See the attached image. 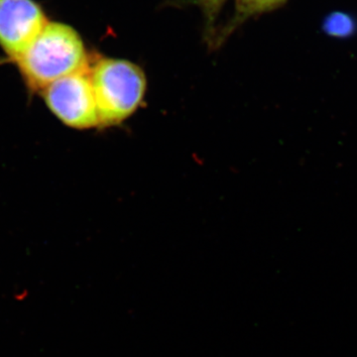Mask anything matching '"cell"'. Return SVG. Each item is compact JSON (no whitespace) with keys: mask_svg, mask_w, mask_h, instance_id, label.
Masks as SVG:
<instances>
[{"mask_svg":"<svg viewBox=\"0 0 357 357\" xmlns=\"http://www.w3.org/2000/svg\"><path fill=\"white\" fill-rule=\"evenodd\" d=\"M49 109L70 128H100L89 70L58 79L41 91Z\"/></svg>","mask_w":357,"mask_h":357,"instance_id":"cell-3","label":"cell"},{"mask_svg":"<svg viewBox=\"0 0 357 357\" xmlns=\"http://www.w3.org/2000/svg\"><path fill=\"white\" fill-rule=\"evenodd\" d=\"M288 0H234V11L225 24L220 26L211 48L218 49L241 27L257 16L280 8Z\"/></svg>","mask_w":357,"mask_h":357,"instance_id":"cell-5","label":"cell"},{"mask_svg":"<svg viewBox=\"0 0 357 357\" xmlns=\"http://www.w3.org/2000/svg\"><path fill=\"white\" fill-rule=\"evenodd\" d=\"M100 128H112L132 116L144 100V70L126 59L100 57L89 65Z\"/></svg>","mask_w":357,"mask_h":357,"instance_id":"cell-2","label":"cell"},{"mask_svg":"<svg viewBox=\"0 0 357 357\" xmlns=\"http://www.w3.org/2000/svg\"><path fill=\"white\" fill-rule=\"evenodd\" d=\"M356 23L349 14L333 13L326 18L324 30L335 38H347L356 31Z\"/></svg>","mask_w":357,"mask_h":357,"instance_id":"cell-7","label":"cell"},{"mask_svg":"<svg viewBox=\"0 0 357 357\" xmlns=\"http://www.w3.org/2000/svg\"><path fill=\"white\" fill-rule=\"evenodd\" d=\"M48 22L41 7L33 0H0V46L16 61Z\"/></svg>","mask_w":357,"mask_h":357,"instance_id":"cell-4","label":"cell"},{"mask_svg":"<svg viewBox=\"0 0 357 357\" xmlns=\"http://www.w3.org/2000/svg\"><path fill=\"white\" fill-rule=\"evenodd\" d=\"M227 0H184L181 3L198 7L203 15L204 39L211 47L217 35L218 21Z\"/></svg>","mask_w":357,"mask_h":357,"instance_id":"cell-6","label":"cell"},{"mask_svg":"<svg viewBox=\"0 0 357 357\" xmlns=\"http://www.w3.org/2000/svg\"><path fill=\"white\" fill-rule=\"evenodd\" d=\"M15 62L29 89L40 93L58 79L89 69L88 52L79 33L57 22H48Z\"/></svg>","mask_w":357,"mask_h":357,"instance_id":"cell-1","label":"cell"}]
</instances>
